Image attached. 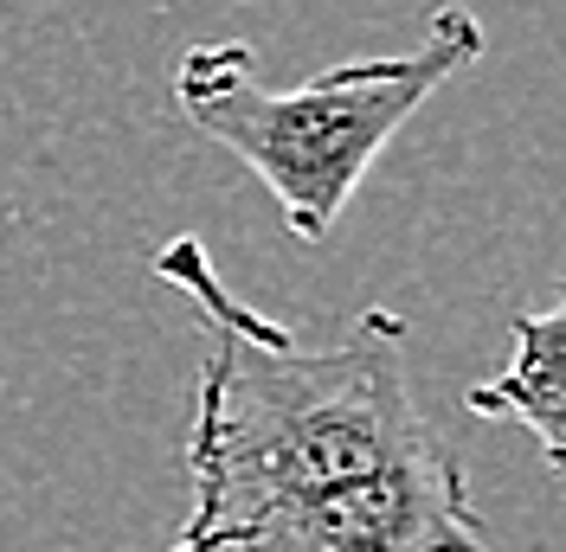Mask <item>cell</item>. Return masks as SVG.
Here are the masks:
<instances>
[{
  "label": "cell",
  "instance_id": "6da1fadb",
  "mask_svg": "<svg viewBox=\"0 0 566 552\" xmlns=\"http://www.w3.org/2000/svg\"><path fill=\"white\" fill-rule=\"evenodd\" d=\"M155 276L200 309L212 341L187 431L193 508L175 540L354 482L438 437L406 373L412 328L392 309H360L342 341L310 347L271 315L245 309L193 232L155 251Z\"/></svg>",
  "mask_w": 566,
  "mask_h": 552
},
{
  "label": "cell",
  "instance_id": "7a4b0ae2",
  "mask_svg": "<svg viewBox=\"0 0 566 552\" xmlns=\"http://www.w3.org/2000/svg\"><path fill=\"white\" fill-rule=\"evenodd\" d=\"M476 59L483 26L470 7H438L412 52L354 59L290 91L258 84L245 39H200L175 65V104L200 136L239 155L277 193L296 238L322 244L380 148L412 123V109H424L438 84H451Z\"/></svg>",
  "mask_w": 566,
  "mask_h": 552
},
{
  "label": "cell",
  "instance_id": "3957f363",
  "mask_svg": "<svg viewBox=\"0 0 566 552\" xmlns=\"http://www.w3.org/2000/svg\"><path fill=\"white\" fill-rule=\"evenodd\" d=\"M168 552H495L490 527L470 501L458 449L431 437L424 449L354 482L316 488L303 501L264 508Z\"/></svg>",
  "mask_w": 566,
  "mask_h": 552
},
{
  "label": "cell",
  "instance_id": "277c9868",
  "mask_svg": "<svg viewBox=\"0 0 566 552\" xmlns=\"http://www.w3.org/2000/svg\"><path fill=\"white\" fill-rule=\"evenodd\" d=\"M463 405L476 417L522 424L534 444H541L547 469L566 476V289H560L554 309L522 315L509 328V367L495 380L470 385Z\"/></svg>",
  "mask_w": 566,
  "mask_h": 552
}]
</instances>
